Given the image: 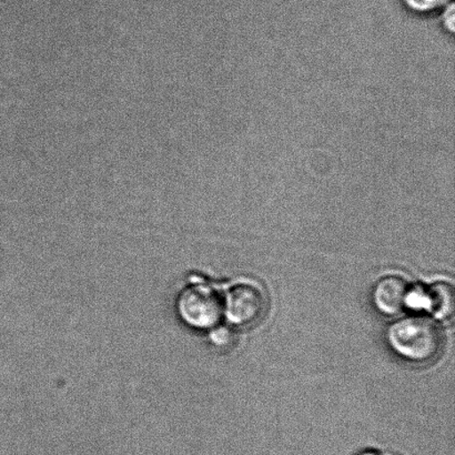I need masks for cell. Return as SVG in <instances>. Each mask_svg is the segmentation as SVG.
<instances>
[{
    "instance_id": "7",
    "label": "cell",
    "mask_w": 455,
    "mask_h": 455,
    "mask_svg": "<svg viewBox=\"0 0 455 455\" xmlns=\"http://www.w3.org/2000/svg\"><path fill=\"white\" fill-rule=\"evenodd\" d=\"M443 13V25L445 30L450 34L454 33V22H455V15H454V4L453 3H450L445 6Z\"/></svg>"
},
{
    "instance_id": "1",
    "label": "cell",
    "mask_w": 455,
    "mask_h": 455,
    "mask_svg": "<svg viewBox=\"0 0 455 455\" xmlns=\"http://www.w3.org/2000/svg\"><path fill=\"white\" fill-rule=\"evenodd\" d=\"M387 337L396 354L416 363L435 360L443 347V334L438 323L426 316L396 321L387 330Z\"/></svg>"
},
{
    "instance_id": "6",
    "label": "cell",
    "mask_w": 455,
    "mask_h": 455,
    "mask_svg": "<svg viewBox=\"0 0 455 455\" xmlns=\"http://www.w3.org/2000/svg\"><path fill=\"white\" fill-rule=\"evenodd\" d=\"M403 3L410 12L419 13V15H427V13L443 9L451 3V0H403Z\"/></svg>"
},
{
    "instance_id": "2",
    "label": "cell",
    "mask_w": 455,
    "mask_h": 455,
    "mask_svg": "<svg viewBox=\"0 0 455 455\" xmlns=\"http://www.w3.org/2000/svg\"><path fill=\"white\" fill-rule=\"evenodd\" d=\"M176 309L187 327L203 331L220 324L225 307L220 294L212 285L194 283L181 290Z\"/></svg>"
},
{
    "instance_id": "4",
    "label": "cell",
    "mask_w": 455,
    "mask_h": 455,
    "mask_svg": "<svg viewBox=\"0 0 455 455\" xmlns=\"http://www.w3.org/2000/svg\"><path fill=\"white\" fill-rule=\"evenodd\" d=\"M410 291H411V285L403 276L398 275L382 276L373 288L374 306L382 314L398 315L407 307Z\"/></svg>"
},
{
    "instance_id": "8",
    "label": "cell",
    "mask_w": 455,
    "mask_h": 455,
    "mask_svg": "<svg viewBox=\"0 0 455 455\" xmlns=\"http://www.w3.org/2000/svg\"><path fill=\"white\" fill-rule=\"evenodd\" d=\"M212 340L217 346H227L231 341V333L226 328H213Z\"/></svg>"
},
{
    "instance_id": "3",
    "label": "cell",
    "mask_w": 455,
    "mask_h": 455,
    "mask_svg": "<svg viewBox=\"0 0 455 455\" xmlns=\"http://www.w3.org/2000/svg\"><path fill=\"white\" fill-rule=\"evenodd\" d=\"M224 307V315L231 323L239 327H250L265 315L267 299L256 284L238 283L228 292Z\"/></svg>"
},
{
    "instance_id": "5",
    "label": "cell",
    "mask_w": 455,
    "mask_h": 455,
    "mask_svg": "<svg viewBox=\"0 0 455 455\" xmlns=\"http://www.w3.org/2000/svg\"><path fill=\"white\" fill-rule=\"evenodd\" d=\"M427 310L440 319L449 318L454 310L453 285L445 281H439L426 289Z\"/></svg>"
}]
</instances>
